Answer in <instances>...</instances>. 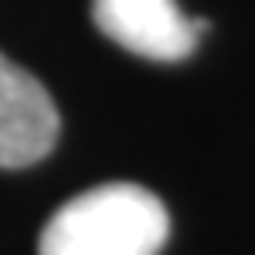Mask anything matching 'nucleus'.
<instances>
[{
  "instance_id": "1",
  "label": "nucleus",
  "mask_w": 255,
  "mask_h": 255,
  "mask_svg": "<svg viewBox=\"0 0 255 255\" xmlns=\"http://www.w3.org/2000/svg\"><path fill=\"white\" fill-rule=\"evenodd\" d=\"M170 213L142 184H100L68 199L39 234V255H159Z\"/></svg>"
},
{
  "instance_id": "2",
  "label": "nucleus",
  "mask_w": 255,
  "mask_h": 255,
  "mask_svg": "<svg viewBox=\"0 0 255 255\" xmlns=\"http://www.w3.org/2000/svg\"><path fill=\"white\" fill-rule=\"evenodd\" d=\"M92 21L107 39L149 60H184L206 28L177 0H92Z\"/></svg>"
},
{
  "instance_id": "3",
  "label": "nucleus",
  "mask_w": 255,
  "mask_h": 255,
  "mask_svg": "<svg viewBox=\"0 0 255 255\" xmlns=\"http://www.w3.org/2000/svg\"><path fill=\"white\" fill-rule=\"evenodd\" d=\"M60 114L36 75L0 53V167H32L57 145Z\"/></svg>"
}]
</instances>
